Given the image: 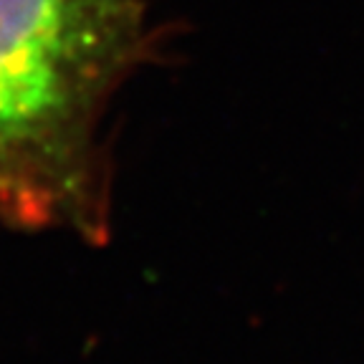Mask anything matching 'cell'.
Segmentation results:
<instances>
[{
	"label": "cell",
	"instance_id": "1",
	"mask_svg": "<svg viewBox=\"0 0 364 364\" xmlns=\"http://www.w3.org/2000/svg\"><path fill=\"white\" fill-rule=\"evenodd\" d=\"M149 43L144 0H0V165L46 223L99 225V122Z\"/></svg>",
	"mask_w": 364,
	"mask_h": 364
},
{
	"label": "cell",
	"instance_id": "2",
	"mask_svg": "<svg viewBox=\"0 0 364 364\" xmlns=\"http://www.w3.org/2000/svg\"><path fill=\"white\" fill-rule=\"evenodd\" d=\"M0 215L18 223H46L36 198L0 165Z\"/></svg>",
	"mask_w": 364,
	"mask_h": 364
}]
</instances>
